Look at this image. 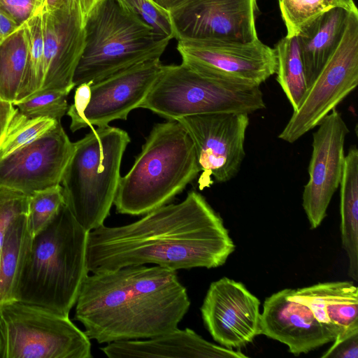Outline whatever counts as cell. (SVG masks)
<instances>
[{
  "label": "cell",
  "instance_id": "obj_9",
  "mask_svg": "<svg viewBox=\"0 0 358 358\" xmlns=\"http://www.w3.org/2000/svg\"><path fill=\"white\" fill-rule=\"evenodd\" d=\"M358 84V11L350 12L338 47L306 90L278 138L292 143L315 128Z\"/></svg>",
  "mask_w": 358,
  "mask_h": 358
},
{
  "label": "cell",
  "instance_id": "obj_24",
  "mask_svg": "<svg viewBox=\"0 0 358 358\" xmlns=\"http://www.w3.org/2000/svg\"><path fill=\"white\" fill-rule=\"evenodd\" d=\"M29 52L25 24L0 44V99L13 103L26 71Z\"/></svg>",
  "mask_w": 358,
  "mask_h": 358
},
{
  "label": "cell",
  "instance_id": "obj_13",
  "mask_svg": "<svg viewBox=\"0 0 358 358\" xmlns=\"http://www.w3.org/2000/svg\"><path fill=\"white\" fill-rule=\"evenodd\" d=\"M74 150L61 122L0 159V187L27 195L61 185Z\"/></svg>",
  "mask_w": 358,
  "mask_h": 358
},
{
  "label": "cell",
  "instance_id": "obj_14",
  "mask_svg": "<svg viewBox=\"0 0 358 358\" xmlns=\"http://www.w3.org/2000/svg\"><path fill=\"white\" fill-rule=\"evenodd\" d=\"M313 134L309 180L304 186L302 206L310 228H317L327 216L331 198L339 187L345 160L344 145L349 129L336 109Z\"/></svg>",
  "mask_w": 358,
  "mask_h": 358
},
{
  "label": "cell",
  "instance_id": "obj_38",
  "mask_svg": "<svg viewBox=\"0 0 358 358\" xmlns=\"http://www.w3.org/2000/svg\"><path fill=\"white\" fill-rule=\"evenodd\" d=\"M20 27L0 8V44Z\"/></svg>",
  "mask_w": 358,
  "mask_h": 358
},
{
  "label": "cell",
  "instance_id": "obj_22",
  "mask_svg": "<svg viewBox=\"0 0 358 358\" xmlns=\"http://www.w3.org/2000/svg\"><path fill=\"white\" fill-rule=\"evenodd\" d=\"M342 247L349 262L348 275L358 280V150L351 146L345 156L340 181Z\"/></svg>",
  "mask_w": 358,
  "mask_h": 358
},
{
  "label": "cell",
  "instance_id": "obj_1",
  "mask_svg": "<svg viewBox=\"0 0 358 358\" xmlns=\"http://www.w3.org/2000/svg\"><path fill=\"white\" fill-rule=\"evenodd\" d=\"M235 244L220 215L191 191L134 222L89 231L87 268L92 273L152 264L173 271L213 268L226 262Z\"/></svg>",
  "mask_w": 358,
  "mask_h": 358
},
{
  "label": "cell",
  "instance_id": "obj_15",
  "mask_svg": "<svg viewBox=\"0 0 358 358\" xmlns=\"http://www.w3.org/2000/svg\"><path fill=\"white\" fill-rule=\"evenodd\" d=\"M260 301L241 282L223 277L213 282L200 310L215 341L240 348L261 334Z\"/></svg>",
  "mask_w": 358,
  "mask_h": 358
},
{
  "label": "cell",
  "instance_id": "obj_41",
  "mask_svg": "<svg viewBox=\"0 0 358 358\" xmlns=\"http://www.w3.org/2000/svg\"><path fill=\"white\" fill-rule=\"evenodd\" d=\"M36 11L35 13H39L40 10H41L43 0H36Z\"/></svg>",
  "mask_w": 358,
  "mask_h": 358
},
{
  "label": "cell",
  "instance_id": "obj_29",
  "mask_svg": "<svg viewBox=\"0 0 358 358\" xmlns=\"http://www.w3.org/2000/svg\"><path fill=\"white\" fill-rule=\"evenodd\" d=\"M69 93L62 90H40L13 104L29 118L49 117L61 122L69 108L66 97Z\"/></svg>",
  "mask_w": 358,
  "mask_h": 358
},
{
  "label": "cell",
  "instance_id": "obj_20",
  "mask_svg": "<svg viewBox=\"0 0 358 358\" xmlns=\"http://www.w3.org/2000/svg\"><path fill=\"white\" fill-rule=\"evenodd\" d=\"M292 296L307 306L317 320L337 336L358 328V288L352 281L320 282L292 289Z\"/></svg>",
  "mask_w": 358,
  "mask_h": 358
},
{
  "label": "cell",
  "instance_id": "obj_30",
  "mask_svg": "<svg viewBox=\"0 0 358 358\" xmlns=\"http://www.w3.org/2000/svg\"><path fill=\"white\" fill-rule=\"evenodd\" d=\"M287 37L297 36L301 29L331 7L327 0H278Z\"/></svg>",
  "mask_w": 358,
  "mask_h": 358
},
{
  "label": "cell",
  "instance_id": "obj_6",
  "mask_svg": "<svg viewBox=\"0 0 358 358\" xmlns=\"http://www.w3.org/2000/svg\"><path fill=\"white\" fill-rule=\"evenodd\" d=\"M85 30V45L73 76L75 87L160 59L171 40L157 35L115 0H100L87 16Z\"/></svg>",
  "mask_w": 358,
  "mask_h": 358
},
{
  "label": "cell",
  "instance_id": "obj_40",
  "mask_svg": "<svg viewBox=\"0 0 358 358\" xmlns=\"http://www.w3.org/2000/svg\"><path fill=\"white\" fill-rule=\"evenodd\" d=\"M159 6L170 11L187 0H154Z\"/></svg>",
  "mask_w": 358,
  "mask_h": 358
},
{
  "label": "cell",
  "instance_id": "obj_36",
  "mask_svg": "<svg viewBox=\"0 0 358 358\" xmlns=\"http://www.w3.org/2000/svg\"><path fill=\"white\" fill-rule=\"evenodd\" d=\"M99 1L100 0H43L39 12L55 8L70 1H75L78 3L85 22L88 14Z\"/></svg>",
  "mask_w": 358,
  "mask_h": 358
},
{
  "label": "cell",
  "instance_id": "obj_19",
  "mask_svg": "<svg viewBox=\"0 0 358 358\" xmlns=\"http://www.w3.org/2000/svg\"><path fill=\"white\" fill-rule=\"evenodd\" d=\"M109 358L180 357L245 358L234 351L210 343L189 328H178L145 340L120 341L107 343L101 348Z\"/></svg>",
  "mask_w": 358,
  "mask_h": 358
},
{
  "label": "cell",
  "instance_id": "obj_25",
  "mask_svg": "<svg viewBox=\"0 0 358 358\" xmlns=\"http://www.w3.org/2000/svg\"><path fill=\"white\" fill-rule=\"evenodd\" d=\"M274 50L277 61L276 80L294 110L307 90L296 36L283 37L278 42Z\"/></svg>",
  "mask_w": 358,
  "mask_h": 358
},
{
  "label": "cell",
  "instance_id": "obj_7",
  "mask_svg": "<svg viewBox=\"0 0 358 358\" xmlns=\"http://www.w3.org/2000/svg\"><path fill=\"white\" fill-rule=\"evenodd\" d=\"M166 118L213 113H247L266 108L259 86L216 79L185 65H163L140 106Z\"/></svg>",
  "mask_w": 358,
  "mask_h": 358
},
{
  "label": "cell",
  "instance_id": "obj_31",
  "mask_svg": "<svg viewBox=\"0 0 358 358\" xmlns=\"http://www.w3.org/2000/svg\"><path fill=\"white\" fill-rule=\"evenodd\" d=\"M124 10L150 26L159 36L174 38L171 18L169 10L153 0H115Z\"/></svg>",
  "mask_w": 358,
  "mask_h": 358
},
{
  "label": "cell",
  "instance_id": "obj_11",
  "mask_svg": "<svg viewBox=\"0 0 358 358\" xmlns=\"http://www.w3.org/2000/svg\"><path fill=\"white\" fill-rule=\"evenodd\" d=\"M182 64L210 78L259 86L275 73V50L259 39L250 43L178 41Z\"/></svg>",
  "mask_w": 358,
  "mask_h": 358
},
{
  "label": "cell",
  "instance_id": "obj_16",
  "mask_svg": "<svg viewBox=\"0 0 358 358\" xmlns=\"http://www.w3.org/2000/svg\"><path fill=\"white\" fill-rule=\"evenodd\" d=\"M41 13L44 77L41 90L70 92L85 45V20L78 3L70 1Z\"/></svg>",
  "mask_w": 358,
  "mask_h": 358
},
{
  "label": "cell",
  "instance_id": "obj_27",
  "mask_svg": "<svg viewBox=\"0 0 358 358\" xmlns=\"http://www.w3.org/2000/svg\"><path fill=\"white\" fill-rule=\"evenodd\" d=\"M57 123L49 117L29 118L17 108L0 142V159L35 141Z\"/></svg>",
  "mask_w": 358,
  "mask_h": 358
},
{
  "label": "cell",
  "instance_id": "obj_10",
  "mask_svg": "<svg viewBox=\"0 0 358 358\" xmlns=\"http://www.w3.org/2000/svg\"><path fill=\"white\" fill-rule=\"evenodd\" d=\"M193 141L199 166L200 189L208 187L211 176L225 182L238 172L245 155L244 143L249 125L247 113H213L176 120Z\"/></svg>",
  "mask_w": 358,
  "mask_h": 358
},
{
  "label": "cell",
  "instance_id": "obj_5",
  "mask_svg": "<svg viewBox=\"0 0 358 358\" xmlns=\"http://www.w3.org/2000/svg\"><path fill=\"white\" fill-rule=\"evenodd\" d=\"M129 143L126 131L109 125L92 128L74 143L61 183L66 206L87 231L104 224L110 213Z\"/></svg>",
  "mask_w": 358,
  "mask_h": 358
},
{
  "label": "cell",
  "instance_id": "obj_8",
  "mask_svg": "<svg viewBox=\"0 0 358 358\" xmlns=\"http://www.w3.org/2000/svg\"><path fill=\"white\" fill-rule=\"evenodd\" d=\"M91 348L69 315L18 300L0 305V358H92Z\"/></svg>",
  "mask_w": 358,
  "mask_h": 358
},
{
  "label": "cell",
  "instance_id": "obj_39",
  "mask_svg": "<svg viewBox=\"0 0 358 358\" xmlns=\"http://www.w3.org/2000/svg\"><path fill=\"white\" fill-rule=\"evenodd\" d=\"M327 1L331 8L339 7L348 12L358 11L354 0H327Z\"/></svg>",
  "mask_w": 358,
  "mask_h": 358
},
{
  "label": "cell",
  "instance_id": "obj_42",
  "mask_svg": "<svg viewBox=\"0 0 358 358\" xmlns=\"http://www.w3.org/2000/svg\"><path fill=\"white\" fill-rule=\"evenodd\" d=\"M154 1V0H153Z\"/></svg>",
  "mask_w": 358,
  "mask_h": 358
},
{
  "label": "cell",
  "instance_id": "obj_28",
  "mask_svg": "<svg viewBox=\"0 0 358 358\" xmlns=\"http://www.w3.org/2000/svg\"><path fill=\"white\" fill-rule=\"evenodd\" d=\"M64 204L65 199L61 185L29 195L27 220L32 238L48 227Z\"/></svg>",
  "mask_w": 358,
  "mask_h": 358
},
{
  "label": "cell",
  "instance_id": "obj_37",
  "mask_svg": "<svg viewBox=\"0 0 358 358\" xmlns=\"http://www.w3.org/2000/svg\"><path fill=\"white\" fill-rule=\"evenodd\" d=\"M17 108L10 102L0 99V142L3 136L10 120L15 113Z\"/></svg>",
  "mask_w": 358,
  "mask_h": 358
},
{
  "label": "cell",
  "instance_id": "obj_26",
  "mask_svg": "<svg viewBox=\"0 0 358 358\" xmlns=\"http://www.w3.org/2000/svg\"><path fill=\"white\" fill-rule=\"evenodd\" d=\"M24 24L29 41L28 59L24 76L16 100L13 103L40 90L43 83V31L41 13L34 14Z\"/></svg>",
  "mask_w": 358,
  "mask_h": 358
},
{
  "label": "cell",
  "instance_id": "obj_34",
  "mask_svg": "<svg viewBox=\"0 0 358 358\" xmlns=\"http://www.w3.org/2000/svg\"><path fill=\"white\" fill-rule=\"evenodd\" d=\"M92 83L90 81L76 86L74 102L68 108L66 112L71 120L70 129L73 132L82 129L83 113L90 99V87Z\"/></svg>",
  "mask_w": 358,
  "mask_h": 358
},
{
  "label": "cell",
  "instance_id": "obj_33",
  "mask_svg": "<svg viewBox=\"0 0 358 358\" xmlns=\"http://www.w3.org/2000/svg\"><path fill=\"white\" fill-rule=\"evenodd\" d=\"M322 358H357L358 328L338 334L332 345L321 356Z\"/></svg>",
  "mask_w": 358,
  "mask_h": 358
},
{
  "label": "cell",
  "instance_id": "obj_12",
  "mask_svg": "<svg viewBox=\"0 0 358 358\" xmlns=\"http://www.w3.org/2000/svg\"><path fill=\"white\" fill-rule=\"evenodd\" d=\"M256 0H187L169 11L177 41L250 43L258 38Z\"/></svg>",
  "mask_w": 358,
  "mask_h": 358
},
{
  "label": "cell",
  "instance_id": "obj_21",
  "mask_svg": "<svg viewBox=\"0 0 358 358\" xmlns=\"http://www.w3.org/2000/svg\"><path fill=\"white\" fill-rule=\"evenodd\" d=\"M350 13L332 7L304 27L296 36L307 89L338 47Z\"/></svg>",
  "mask_w": 358,
  "mask_h": 358
},
{
  "label": "cell",
  "instance_id": "obj_3",
  "mask_svg": "<svg viewBox=\"0 0 358 358\" xmlns=\"http://www.w3.org/2000/svg\"><path fill=\"white\" fill-rule=\"evenodd\" d=\"M88 233L64 204L48 227L33 238L16 300L69 315L89 273Z\"/></svg>",
  "mask_w": 358,
  "mask_h": 358
},
{
  "label": "cell",
  "instance_id": "obj_17",
  "mask_svg": "<svg viewBox=\"0 0 358 358\" xmlns=\"http://www.w3.org/2000/svg\"><path fill=\"white\" fill-rule=\"evenodd\" d=\"M162 66L160 59L148 60L92 83L82 129L92 125L105 127L115 120H127L131 110L140 108Z\"/></svg>",
  "mask_w": 358,
  "mask_h": 358
},
{
  "label": "cell",
  "instance_id": "obj_32",
  "mask_svg": "<svg viewBox=\"0 0 358 358\" xmlns=\"http://www.w3.org/2000/svg\"><path fill=\"white\" fill-rule=\"evenodd\" d=\"M29 195L0 187V255L8 227L19 215L27 211Z\"/></svg>",
  "mask_w": 358,
  "mask_h": 358
},
{
  "label": "cell",
  "instance_id": "obj_2",
  "mask_svg": "<svg viewBox=\"0 0 358 358\" xmlns=\"http://www.w3.org/2000/svg\"><path fill=\"white\" fill-rule=\"evenodd\" d=\"M75 306V320L90 340L101 344L171 331L190 300L176 271L140 265L88 274Z\"/></svg>",
  "mask_w": 358,
  "mask_h": 358
},
{
  "label": "cell",
  "instance_id": "obj_18",
  "mask_svg": "<svg viewBox=\"0 0 358 358\" xmlns=\"http://www.w3.org/2000/svg\"><path fill=\"white\" fill-rule=\"evenodd\" d=\"M260 329L261 334L286 345L295 356L332 343L337 336L317 320L307 306L295 300L289 288L266 298Z\"/></svg>",
  "mask_w": 358,
  "mask_h": 358
},
{
  "label": "cell",
  "instance_id": "obj_23",
  "mask_svg": "<svg viewBox=\"0 0 358 358\" xmlns=\"http://www.w3.org/2000/svg\"><path fill=\"white\" fill-rule=\"evenodd\" d=\"M32 239L24 212L10 222L3 239L0 255V305L16 300L19 280Z\"/></svg>",
  "mask_w": 358,
  "mask_h": 358
},
{
  "label": "cell",
  "instance_id": "obj_4",
  "mask_svg": "<svg viewBox=\"0 0 358 358\" xmlns=\"http://www.w3.org/2000/svg\"><path fill=\"white\" fill-rule=\"evenodd\" d=\"M201 171L192 139L177 120L156 124L129 172L120 179L118 213L142 215L168 204Z\"/></svg>",
  "mask_w": 358,
  "mask_h": 358
},
{
  "label": "cell",
  "instance_id": "obj_35",
  "mask_svg": "<svg viewBox=\"0 0 358 358\" xmlns=\"http://www.w3.org/2000/svg\"><path fill=\"white\" fill-rule=\"evenodd\" d=\"M0 8L19 26L24 24L36 11V0H0Z\"/></svg>",
  "mask_w": 358,
  "mask_h": 358
}]
</instances>
